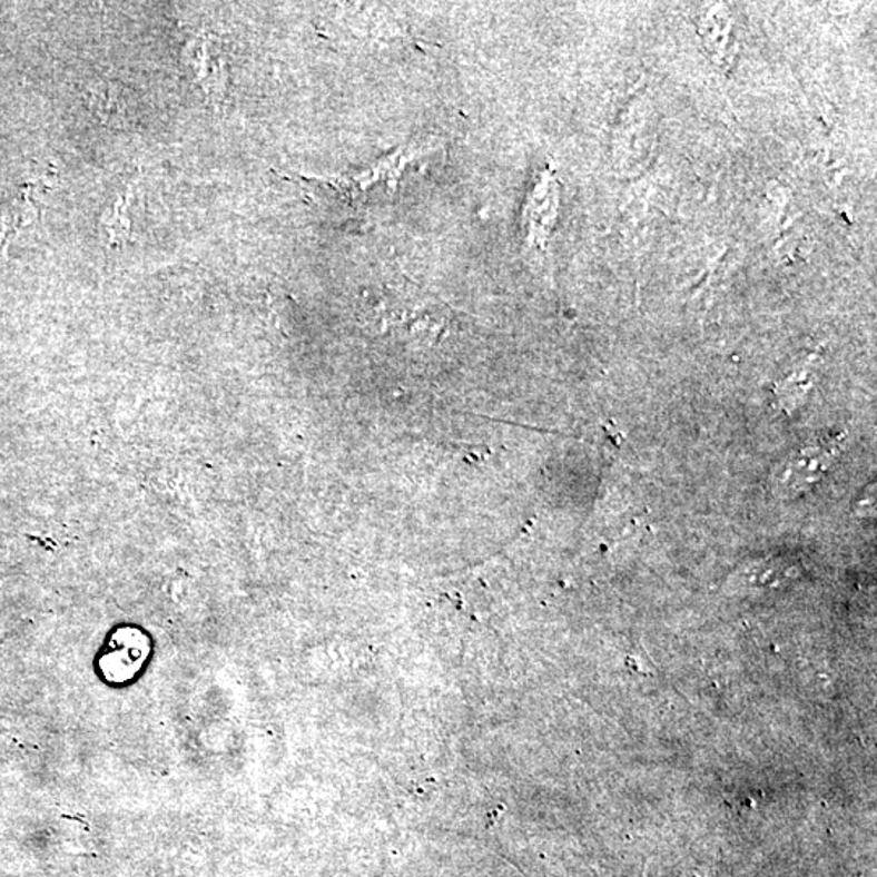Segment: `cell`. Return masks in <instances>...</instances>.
<instances>
[{
	"label": "cell",
	"instance_id": "6da1fadb",
	"mask_svg": "<svg viewBox=\"0 0 877 877\" xmlns=\"http://www.w3.org/2000/svg\"><path fill=\"white\" fill-rule=\"evenodd\" d=\"M834 444L827 449L809 447L801 451V457L795 460L788 475L791 487L808 486L811 481L818 480L822 470L829 465L834 455Z\"/></svg>",
	"mask_w": 877,
	"mask_h": 877
}]
</instances>
